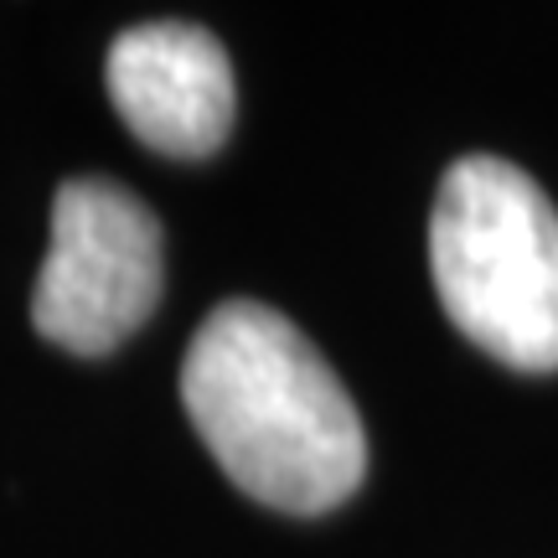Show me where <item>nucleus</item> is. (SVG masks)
I'll return each instance as SVG.
<instances>
[{"instance_id": "f257e3e1", "label": "nucleus", "mask_w": 558, "mask_h": 558, "mask_svg": "<svg viewBox=\"0 0 558 558\" xmlns=\"http://www.w3.org/2000/svg\"><path fill=\"white\" fill-rule=\"evenodd\" d=\"M181 403L202 445L254 501L316 518L367 476V435L341 378L295 320L222 300L181 362Z\"/></svg>"}, {"instance_id": "f03ea898", "label": "nucleus", "mask_w": 558, "mask_h": 558, "mask_svg": "<svg viewBox=\"0 0 558 558\" xmlns=\"http://www.w3.org/2000/svg\"><path fill=\"white\" fill-rule=\"evenodd\" d=\"M429 269L445 316L518 373L558 367V207L522 166L465 156L439 181Z\"/></svg>"}, {"instance_id": "7ed1b4c3", "label": "nucleus", "mask_w": 558, "mask_h": 558, "mask_svg": "<svg viewBox=\"0 0 558 558\" xmlns=\"http://www.w3.org/2000/svg\"><path fill=\"white\" fill-rule=\"evenodd\" d=\"M160 284L166 243L156 213L120 181H68L52 202V248L32 290V326L73 357H104L150 320Z\"/></svg>"}, {"instance_id": "20e7f679", "label": "nucleus", "mask_w": 558, "mask_h": 558, "mask_svg": "<svg viewBox=\"0 0 558 558\" xmlns=\"http://www.w3.org/2000/svg\"><path fill=\"white\" fill-rule=\"evenodd\" d=\"M104 78L120 120L160 156L202 160L233 130V62L222 41L192 21L120 32Z\"/></svg>"}]
</instances>
